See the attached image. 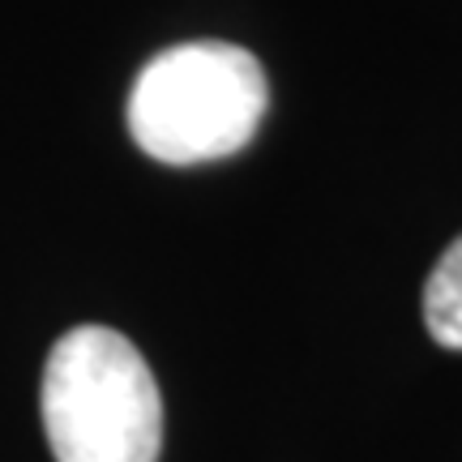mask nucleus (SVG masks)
I'll list each match as a JSON object with an SVG mask.
<instances>
[{"mask_svg":"<svg viewBox=\"0 0 462 462\" xmlns=\"http://www.w3.org/2000/svg\"><path fill=\"white\" fill-rule=\"evenodd\" d=\"M270 86L257 56L198 39L150 56L129 90V133L150 159L171 167L231 159L257 137Z\"/></svg>","mask_w":462,"mask_h":462,"instance_id":"nucleus-1","label":"nucleus"},{"mask_svg":"<svg viewBox=\"0 0 462 462\" xmlns=\"http://www.w3.org/2000/svg\"><path fill=\"white\" fill-rule=\"evenodd\" d=\"M39 407L56 462H159L163 394L142 351L112 326L56 338Z\"/></svg>","mask_w":462,"mask_h":462,"instance_id":"nucleus-2","label":"nucleus"},{"mask_svg":"<svg viewBox=\"0 0 462 462\" xmlns=\"http://www.w3.org/2000/svg\"><path fill=\"white\" fill-rule=\"evenodd\" d=\"M424 321L441 346L462 351V236L437 257L424 282Z\"/></svg>","mask_w":462,"mask_h":462,"instance_id":"nucleus-3","label":"nucleus"}]
</instances>
